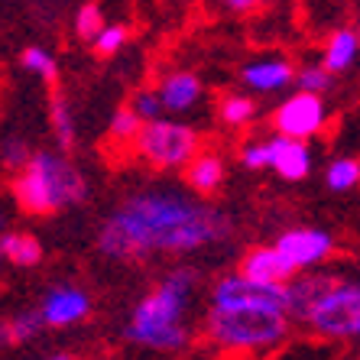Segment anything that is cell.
Segmentation results:
<instances>
[{"instance_id": "cell-1", "label": "cell", "mask_w": 360, "mask_h": 360, "mask_svg": "<svg viewBox=\"0 0 360 360\" xmlns=\"http://www.w3.org/2000/svg\"><path fill=\"white\" fill-rule=\"evenodd\" d=\"M234 234L218 205L179 188H136L108 211L98 227V253L117 263L192 257Z\"/></svg>"}, {"instance_id": "cell-2", "label": "cell", "mask_w": 360, "mask_h": 360, "mask_svg": "<svg viewBox=\"0 0 360 360\" xmlns=\"http://www.w3.org/2000/svg\"><path fill=\"white\" fill-rule=\"evenodd\" d=\"M195 289H198V273L192 266H172L134 305L124 338L143 351H182L188 344V309Z\"/></svg>"}, {"instance_id": "cell-3", "label": "cell", "mask_w": 360, "mask_h": 360, "mask_svg": "<svg viewBox=\"0 0 360 360\" xmlns=\"http://www.w3.org/2000/svg\"><path fill=\"white\" fill-rule=\"evenodd\" d=\"M10 195L20 214L52 218L88 198V179L65 150H33V156L10 172Z\"/></svg>"}, {"instance_id": "cell-4", "label": "cell", "mask_w": 360, "mask_h": 360, "mask_svg": "<svg viewBox=\"0 0 360 360\" xmlns=\"http://www.w3.org/2000/svg\"><path fill=\"white\" fill-rule=\"evenodd\" d=\"M292 315L283 309H211L205 315V335L211 344L234 354H260L273 351L289 338Z\"/></svg>"}, {"instance_id": "cell-5", "label": "cell", "mask_w": 360, "mask_h": 360, "mask_svg": "<svg viewBox=\"0 0 360 360\" xmlns=\"http://www.w3.org/2000/svg\"><path fill=\"white\" fill-rule=\"evenodd\" d=\"M134 153L146 166L160 169V172H179L201 153V134L192 124L162 114V117L143 124Z\"/></svg>"}, {"instance_id": "cell-6", "label": "cell", "mask_w": 360, "mask_h": 360, "mask_svg": "<svg viewBox=\"0 0 360 360\" xmlns=\"http://www.w3.org/2000/svg\"><path fill=\"white\" fill-rule=\"evenodd\" d=\"M302 325L325 341L360 338V279H341L328 285L311 305Z\"/></svg>"}, {"instance_id": "cell-7", "label": "cell", "mask_w": 360, "mask_h": 360, "mask_svg": "<svg viewBox=\"0 0 360 360\" xmlns=\"http://www.w3.org/2000/svg\"><path fill=\"white\" fill-rule=\"evenodd\" d=\"M331 120V110L325 104V94H311V91H292L289 98L279 101V108L269 114V127L273 134L295 136V140H311Z\"/></svg>"}, {"instance_id": "cell-8", "label": "cell", "mask_w": 360, "mask_h": 360, "mask_svg": "<svg viewBox=\"0 0 360 360\" xmlns=\"http://www.w3.org/2000/svg\"><path fill=\"white\" fill-rule=\"evenodd\" d=\"M208 305L211 309H240V305H253V309H283L289 311L285 302V285H269V283H257V279L237 273H224L214 279L208 292Z\"/></svg>"}, {"instance_id": "cell-9", "label": "cell", "mask_w": 360, "mask_h": 360, "mask_svg": "<svg viewBox=\"0 0 360 360\" xmlns=\"http://www.w3.org/2000/svg\"><path fill=\"white\" fill-rule=\"evenodd\" d=\"M276 247L295 263L299 273H309V269H319L321 263L331 260V253H335V237H331V231H325V227L302 224V227L283 231V234L276 237Z\"/></svg>"}, {"instance_id": "cell-10", "label": "cell", "mask_w": 360, "mask_h": 360, "mask_svg": "<svg viewBox=\"0 0 360 360\" xmlns=\"http://www.w3.org/2000/svg\"><path fill=\"white\" fill-rule=\"evenodd\" d=\"M39 311L49 328H72L91 315V295L75 283H56L39 299Z\"/></svg>"}, {"instance_id": "cell-11", "label": "cell", "mask_w": 360, "mask_h": 360, "mask_svg": "<svg viewBox=\"0 0 360 360\" xmlns=\"http://www.w3.org/2000/svg\"><path fill=\"white\" fill-rule=\"evenodd\" d=\"M295 72L299 65H292L285 56H260V59L243 62L240 84L250 94H279L289 84H295Z\"/></svg>"}, {"instance_id": "cell-12", "label": "cell", "mask_w": 360, "mask_h": 360, "mask_svg": "<svg viewBox=\"0 0 360 360\" xmlns=\"http://www.w3.org/2000/svg\"><path fill=\"white\" fill-rule=\"evenodd\" d=\"M243 276L257 279V283H269V285H285L299 276L295 263L279 250L276 243H260V247H250V250L240 257V266H237Z\"/></svg>"}, {"instance_id": "cell-13", "label": "cell", "mask_w": 360, "mask_h": 360, "mask_svg": "<svg viewBox=\"0 0 360 360\" xmlns=\"http://www.w3.org/2000/svg\"><path fill=\"white\" fill-rule=\"evenodd\" d=\"M156 91H160V101L166 114L179 117V114H188L195 110L201 98H205V84L195 72H185V68H172L156 82Z\"/></svg>"}, {"instance_id": "cell-14", "label": "cell", "mask_w": 360, "mask_h": 360, "mask_svg": "<svg viewBox=\"0 0 360 360\" xmlns=\"http://www.w3.org/2000/svg\"><path fill=\"white\" fill-rule=\"evenodd\" d=\"M315 169V153L309 140H295V136L273 134V172L285 182H302L311 176Z\"/></svg>"}, {"instance_id": "cell-15", "label": "cell", "mask_w": 360, "mask_h": 360, "mask_svg": "<svg viewBox=\"0 0 360 360\" xmlns=\"http://www.w3.org/2000/svg\"><path fill=\"white\" fill-rule=\"evenodd\" d=\"M335 279L338 276L335 273H328V269H309V273H299L292 283H285V302H289V315H292V321H305V315L311 311V305L319 302V295L325 292Z\"/></svg>"}, {"instance_id": "cell-16", "label": "cell", "mask_w": 360, "mask_h": 360, "mask_svg": "<svg viewBox=\"0 0 360 360\" xmlns=\"http://www.w3.org/2000/svg\"><path fill=\"white\" fill-rule=\"evenodd\" d=\"M182 172H185V182H188V188H192L195 195L211 198V195L221 192L224 176H227V166H224V156H221L218 150H201Z\"/></svg>"}, {"instance_id": "cell-17", "label": "cell", "mask_w": 360, "mask_h": 360, "mask_svg": "<svg viewBox=\"0 0 360 360\" xmlns=\"http://www.w3.org/2000/svg\"><path fill=\"white\" fill-rule=\"evenodd\" d=\"M357 56H360L357 26H341V30H335V33L325 39V46H321V62H325L335 75L351 72L354 62H357Z\"/></svg>"}, {"instance_id": "cell-18", "label": "cell", "mask_w": 360, "mask_h": 360, "mask_svg": "<svg viewBox=\"0 0 360 360\" xmlns=\"http://www.w3.org/2000/svg\"><path fill=\"white\" fill-rule=\"evenodd\" d=\"M0 253H4V260L13 263L20 269H33L42 263V243L36 234L30 231H4L0 237Z\"/></svg>"}, {"instance_id": "cell-19", "label": "cell", "mask_w": 360, "mask_h": 360, "mask_svg": "<svg viewBox=\"0 0 360 360\" xmlns=\"http://www.w3.org/2000/svg\"><path fill=\"white\" fill-rule=\"evenodd\" d=\"M143 124H146V120L136 114L134 104H120V108L110 114L108 143H110V146H117V150H130V153H134L136 140H140V134H143Z\"/></svg>"}, {"instance_id": "cell-20", "label": "cell", "mask_w": 360, "mask_h": 360, "mask_svg": "<svg viewBox=\"0 0 360 360\" xmlns=\"http://www.w3.org/2000/svg\"><path fill=\"white\" fill-rule=\"evenodd\" d=\"M49 127L56 134V143L59 150L72 153L78 143V127H75V114H72V104H68L62 94H52V104H49Z\"/></svg>"}, {"instance_id": "cell-21", "label": "cell", "mask_w": 360, "mask_h": 360, "mask_svg": "<svg viewBox=\"0 0 360 360\" xmlns=\"http://www.w3.org/2000/svg\"><path fill=\"white\" fill-rule=\"evenodd\" d=\"M257 101L250 94H224L218 101V117L224 127H234V130H243L257 120Z\"/></svg>"}, {"instance_id": "cell-22", "label": "cell", "mask_w": 360, "mask_h": 360, "mask_svg": "<svg viewBox=\"0 0 360 360\" xmlns=\"http://www.w3.org/2000/svg\"><path fill=\"white\" fill-rule=\"evenodd\" d=\"M360 185V160L357 156H338L325 166V188L335 195L354 192Z\"/></svg>"}, {"instance_id": "cell-23", "label": "cell", "mask_w": 360, "mask_h": 360, "mask_svg": "<svg viewBox=\"0 0 360 360\" xmlns=\"http://www.w3.org/2000/svg\"><path fill=\"white\" fill-rule=\"evenodd\" d=\"M42 328H49V325H46V319H42L39 305H36V309H26V311H17V315H10V319L4 321V344L33 341Z\"/></svg>"}, {"instance_id": "cell-24", "label": "cell", "mask_w": 360, "mask_h": 360, "mask_svg": "<svg viewBox=\"0 0 360 360\" xmlns=\"http://www.w3.org/2000/svg\"><path fill=\"white\" fill-rule=\"evenodd\" d=\"M20 65H23V72H30V75L42 78L46 84H52L56 78H59V65H56V56H52L46 46H26V49L20 52Z\"/></svg>"}, {"instance_id": "cell-25", "label": "cell", "mask_w": 360, "mask_h": 360, "mask_svg": "<svg viewBox=\"0 0 360 360\" xmlns=\"http://www.w3.org/2000/svg\"><path fill=\"white\" fill-rule=\"evenodd\" d=\"M237 160H240L243 169H250V172L273 169V136H250V140H243Z\"/></svg>"}, {"instance_id": "cell-26", "label": "cell", "mask_w": 360, "mask_h": 360, "mask_svg": "<svg viewBox=\"0 0 360 360\" xmlns=\"http://www.w3.org/2000/svg\"><path fill=\"white\" fill-rule=\"evenodd\" d=\"M295 88L311 91V94H328L335 88V72H331L321 59L309 62V65H299V72H295Z\"/></svg>"}, {"instance_id": "cell-27", "label": "cell", "mask_w": 360, "mask_h": 360, "mask_svg": "<svg viewBox=\"0 0 360 360\" xmlns=\"http://www.w3.org/2000/svg\"><path fill=\"white\" fill-rule=\"evenodd\" d=\"M104 26H108V20H104V13H101V7L94 4V0H88V4H82V7L75 10V33H78V39L94 42Z\"/></svg>"}, {"instance_id": "cell-28", "label": "cell", "mask_w": 360, "mask_h": 360, "mask_svg": "<svg viewBox=\"0 0 360 360\" xmlns=\"http://www.w3.org/2000/svg\"><path fill=\"white\" fill-rule=\"evenodd\" d=\"M127 39H130V26L124 23H108L104 30L98 33V39L91 42L94 52H98L101 59H110V56H117L120 49L127 46Z\"/></svg>"}, {"instance_id": "cell-29", "label": "cell", "mask_w": 360, "mask_h": 360, "mask_svg": "<svg viewBox=\"0 0 360 360\" xmlns=\"http://www.w3.org/2000/svg\"><path fill=\"white\" fill-rule=\"evenodd\" d=\"M130 104L136 108V114H140L143 120H156V117L166 114V108H162L160 91H156V88H140V91L130 98Z\"/></svg>"}, {"instance_id": "cell-30", "label": "cell", "mask_w": 360, "mask_h": 360, "mask_svg": "<svg viewBox=\"0 0 360 360\" xmlns=\"http://www.w3.org/2000/svg\"><path fill=\"white\" fill-rule=\"evenodd\" d=\"M33 156V150L26 146L23 140H17V136H7L4 140V150H0V160H4V166H7V172H17L20 166H26V160Z\"/></svg>"}, {"instance_id": "cell-31", "label": "cell", "mask_w": 360, "mask_h": 360, "mask_svg": "<svg viewBox=\"0 0 360 360\" xmlns=\"http://www.w3.org/2000/svg\"><path fill=\"white\" fill-rule=\"evenodd\" d=\"M221 4H224L227 10H234V13H250V10L257 7L253 0H221Z\"/></svg>"}, {"instance_id": "cell-32", "label": "cell", "mask_w": 360, "mask_h": 360, "mask_svg": "<svg viewBox=\"0 0 360 360\" xmlns=\"http://www.w3.org/2000/svg\"><path fill=\"white\" fill-rule=\"evenodd\" d=\"M42 360H72V354H65V351H56V354H49V357H42Z\"/></svg>"}, {"instance_id": "cell-33", "label": "cell", "mask_w": 360, "mask_h": 360, "mask_svg": "<svg viewBox=\"0 0 360 360\" xmlns=\"http://www.w3.org/2000/svg\"><path fill=\"white\" fill-rule=\"evenodd\" d=\"M253 4H257V7H263V4H269V0H253Z\"/></svg>"}, {"instance_id": "cell-34", "label": "cell", "mask_w": 360, "mask_h": 360, "mask_svg": "<svg viewBox=\"0 0 360 360\" xmlns=\"http://www.w3.org/2000/svg\"><path fill=\"white\" fill-rule=\"evenodd\" d=\"M357 33H360V20H357Z\"/></svg>"}]
</instances>
